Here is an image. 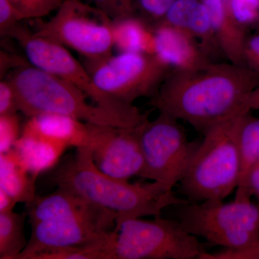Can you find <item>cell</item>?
I'll use <instances>...</instances> for the list:
<instances>
[{
	"instance_id": "1",
	"label": "cell",
	"mask_w": 259,
	"mask_h": 259,
	"mask_svg": "<svg viewBox=\"0 0 259 259\" xmlns=\"http://www.w3.org/2000/svg\"><path fill=\"white\" fill-rule=\"evenodd\" d=\"M258 85L259 74L247 66L212 62L197 71L173 70L151 105L204 134L214 124L248 110L247 100Z\"/></svg>"
},
{
	"instance_id": "2",
	"label": "cell",
	"mask_w": 259,
	"mask_h": 259,
	"mask_svg": "<svg viewBox=\"0 0 259 259\" xmlns=\"http://www.w3.org/2000/svg\"><path fill=\"white\" fill-rule=\"evenodd\" d=\"M26 206L31 233L18 259L95 244L108 239L115 229V213L61 187L49 195H37Z\"/></svg>"
},
{
	"instance_id": "3",
	"label": "cell",
	"mask_w": 259,
	"mask_h": 259,
	"mask_svg": "<svg viewBox=\"0 0 259 259\" xmlns=\"http://www.w3.org/2000/svg\"><path fill=\"white\" fill-rule=\"evenodd\" d=\"M52 182L89 202L117 214L116 224L128 218L157 217L170 206L187 204L171 188L156 182L131 184L105 175L94 164L89 148H76L56 168Z\"/></svg>"
},
{
	"instance_id": "4",
	"label": "cell",
	"mask_w": 259,
	"mask_h": 259,
	"mask_svg": "<svg viewBox=\"0 0 259 259\" xmlns=\"http://www.w3.org/2000/svg\"><path fill=\"white\" fill-rule=\"evenodd\" d=\"M19 110L28 117L60 114L95 125L134 128L148 120L147 114L130 115L90 105L89 97L72 83L34 66H18L9 78Z\"/></svg>"
},
{
	"instance_id": "5",
	"label": "cell",
	"mask_w": 259,
	"mask_h": 259,
	"mask_svg": "<svg viewBox=\"0 0 259 259\" xmlns=\"http://www.w3.org/2000/svg\"><path fill=\"white\" fill-rule=\"evenodd\" d=\"M245 112L204 131V139L180 183L181 193L190 202L223 201L238 187L241 166L237 134Z\"/></svg>"
},
{
	"instance_id": "6",
	"label": "cell",
	"mask_w": 259,
	"mask_h": 259,
	"mask_svg": "<svg viewBox=\"0 0 259 259\" xmlns=\"http://www.w3.org/2000/svg\"><path fill=\"white\" fill-rule=\"evenodd\" d=\"M250 197L231 202L207 200L175 206L177 221L194 236L226 249H241L259 241V204Z\"/></svg>"
},
{
	"instance_id": "7",
	"label": "cell",
	"mask_w": 259,
	"mask_h": 259,
	"mask_svg": "<svg viewBox=\"0 0 259 259\" xmlns=\"http://www.w3.org/2000/svg\"><path fill=\"white\" fill-rule=\"evenodd\" d=\"M177 220L128 218L116 224L110 259H196L205 252Z\"/></svg>"
},
{
	"instance_id": "8",
	"label": "cell",
	"mask_w": 259,
	"mask_h": 259,
	"mask_svg": "<svg viewBox=\"0 0 259 259\" xmlns=\"http://www.w3.org/2000/svg\"><path fill=\"white\" fill-rule=\"evenodd\" d=\"M112 25L113 20L97 7L80 0H64L56 15L39 24L33 34L70 48L94 62L112 56Z\"/></svg>"
},
{
	"instance_id": "9",
	"label": "cell",
	"mask_w": 259,
	"mask_h": 259,
	"mask_svg": "<svg viewBox=\"0 0 259 259\" xmlns=\"http://www.w3.org/2000/svg\"><path fill=\"white\" fill-rule=\"evenodd\" d=\"M178 120L163 112L139 127L144 158L141 178L173 189L185 177L199 143L189 141Z\"/></svg>"
},
{
	"instance_id": "10",
	"label": "cell",
	"mask_w": 259,
	"mask_h": 259,
	"mask_svg": "<svg viewBox=\"0 0 259 259\" xmlns=\"http://www.w3.org/2000/svg\"><path fill=\"white\" fill-rule=\"evenodd\" d=\"M86 68L102 91L128 105L141 97H154L171 69L156 56L137 52L88 61Z\"/></svg>"
},
{
	"instance_id": "11",
	"label": "cell",
	"mask_w": 259,
	"mask_h": 259,
	"mask_svg": "<svg viewBox=\"0 0 259 259\" xmlns=\"http://www.w3.org/2000/svg\"><path fill=\"white\" fill-rule=\"evenodd\" d=\"M10 36L20 42L32 66L72 83L91 99L95 105L117 113L142 115L134 105L117 101L102 91L87 68L83 67L66 48L34 35L33 32L20 26V24Z\"/></svg>"
},
{
	"instance_id": "12",
	"label": "cell",
	"mask_w": 259,
	"mask_h": 259,
	"mask_svg": "<svg viewBox=\"0 0 259 259\" xmlns=\"http://www.w3.org/2000/svg\"><path fill=\"white\" fill-rule=\"evenodd\" d=\"M140 126L125 128L91 123L88 148L94 164L100 171L123 181L141 177L144 158L140 144Z\"/></svg>"
},
{
	"instance_id": "13",
	"label": "cell",
	"mask_w": 259,
	"mask_h": 259,
	"mask_svg": "<svg viewBox=\"0 0 259 259\" xmlns=\"http://www.w3.org/2000/svg\"><path fill=\"white\" fill-rule=\"evenodd\" d=\"M155 56L173 70L192 71L202 69L213 62L199 42L182 29L159 21L153 29Z\"/></svg>"
},
{
	"instance_id": "14",
	"label": "cell",
	"mask_w": 259,
	"mask_h": 259,
	"mask_svg": "<svg viewBox=\"0 0 259 259\" xmlns=\"http://www.w3.org/2000/svg\"><path fill=\"white\" fill-rule=\"evenodd\" d=\"M161 21L190 33L209 59L223 54L202 0H176Z\"/></svg>"
},
{
	"instance_id": "15",
	"label": "cell",
	"mask_w": 259,
	"mask_h": 259,
	"mask_svg": "<svg viewBox=\"0 0 259 259\" xmlns=\"http://www.w3.org/2000/svg\"><path fill=\"white\" fill-rule=\"evenodd\" d=\"M210 17L213 31L223 55L232 64L245 66L246 28L232 11L230 0H202Z\"/></svg>"
},
{
	"instance_id": "16",
	"label": "cell",
	"mask_w": 259,
	"mask_h": 259,
	"mask_svg": "<svg viewBox=\"0 0 259 259\" xmlns=\"http://www.w3.org/2000/svg\"><path fill=\"white\" fill-rule=\"evenodd\" d=\"M24 130L61 141L69 147L88 148L91 123L60 114H40L29 117Z\"/></svg>"
},
{
	"instance_id": "17",
	"label": "cell",
	"mask_w": 259,
	"mask_h": 259,
	"mask_svg": "<svg viewBox=\"0 0 259 259\" xmlns=\"http://www.w3.org/2000/svg\"><path fill=\"white\" fill-rule=\"evenodd\" d=\"M69 148L64 143L23 129L13 150L27 170L35 177L57 164Z\"/></svg>"
},
{
	"instance_id": "18",
	"label": "cell",
	"mask_w": 259,
	"mask_h": 259,
	"mask_svg": "<svg viewBox=\"0 0 259 259\" xmlns=\"http://www.w3.org/2000/svg\"><path fill=\"white\" fill-rule=\"evenodd\" d=\"M36 180L24 166L14 150L0 153V190L11 196L17 203L27 204L36 197Z\"/></svg>"
},
{
	"instance_id": "19",
	"label": "cell",
	"mask_w": 259,
	"mask_h": 259,
	"mask_svg": "<svg viewBox=\"0 0 259 259\" xmlns=\"http://www.w3.org/2000/svg\"><path fill=\"white\" fill-rule=\"evenodd\" d=\"M114 47L121 53L137 52L155 55V34L144 22L134 16L113 20Z\"/></svg>"
},
{
	"instance_id": "20",
	"label": "cell",
	"mask_w": 259,
	"mask_h": 259,
	"mask_svg": "<svg viewBox=\"0 0 259 259\" xmlns=\"http://www.w3.org/2000/svg\"><path fill=\"white\" fill-rule=\"evenodd\" d=\"M237 143L241 166L238 187L243 185L248 171L259 158V117L252 115L251 111H245L241 115Z\"/></svg>"
},
{
	"instance_id": "21",
	"label": "cell",
	"mask_w": 259,
	"mask_h": 259,
	"mask_svg": "<svg viewBox=\"0 0 259 259\" xmlns=\"http://www.w3.org/2000/svg\"><path fill=\"white\" fill-rule=\"evenodd\" d=\"M26 213H0V258L18 259L28 241L24 233Z\"/></svg>"
},
{
	"instance_id": "22",
	"label": "cell",
	"mask_w": 259,
	"mask_h": 259,
	"mask_svg": "<svg viewBox=\"0 0 259 259\" xmlns=\"http://www.w3.org/2000/svg\"><path fill=\"white\" fill-rule=\"evenodd\" d=\"M24 20H38L56 11L64 0H8Z\"/></svg>"
},
{
	"instance_id": "23",
	"label": "cell",
	"mask_w": 259,
	"mask_h": 259,
	"mask_svg": "<svg viewBox=\"0 0 259 259\" xmlns=\"http://www.w3.org/2000/svg\"><path fill=\"white\" fill-rule=\"evenodd\" d=\"M21 134L17 113L0 115V153L13 150Z\"/></svg>"
},
{
	"instance_id": "24",
	"label": "cell",
	"mask_w": 259,
	"mask_h": 259,
	"mask_svg": "<svg viewBox=\"0 0 259 259\" xmlns=\"http://www.w3.org/2000/svg\"><path fill=\"white\" fill-rule=\"evenodd\" d=\"M232 11L243 26L259 28V0H230Z\"/></svg>"
},
{
	"instance_id": "25",
	"label": "cell",
	"mask_w": 259,
	"mask_h": 259,
	"mask_svg": "<svg viewBox=\"0 0 259 259\" xmlns=\"http://www.w3.org/2000/svg\"><path fill=\"white\" fill-rule=\"evenodd\" d=\"M95 7L113 20L133 16L134 0H92Z\"/></svg>"
},
{
	"instance_id": "26",
	"label": "cell",
	"mask_w": 259,
	"mask_h": 259,
	"mask_svg": "<svg viewBox=\"0 0 259 259\" xmlns=\"http://www.w3.org/2000/svg\"><path fill=\"white\" fill-rule=\"evenodd\" d=\"M23 19L8 0H0V34L1 36L11 35L19 22Z\"/></svg>"
},
{
	"instance_id": "27",
	"label": "cell",
	"mask_w": 259,
	"mask_h": 259,
	"mask_svg": "<svg viewBox=\"0 0 259 259\" xmlns=\"http://www.w3.org/2000/svg\"><path fill=\"white\" fill-rule=\"evenodd\" d=\"M19 110L18 98L9 80L0 82V115L16 114Z\"/></svg>"
},
{
	"instance_id": "28",
	"label": "cell",
	"mask_w": 259,
	"mask_h": 259,
	"mask_svg": "<svg viewBox=\"0 0 259 259\" xmlns=\"http://www.w3.org/2000/svg\"><path fill=\"white\" fill-rule=\"evenodd\" d=\"M254 196L259 204V164L255 163L250 168L245 177L244 182L237 188L236 199L245 198Z\"/></svg>"
},
{
	"instance_id": "29",
	"label": "cell",
	"mask_w": 259,
	"mask_h": 259,
	"mask_svg": "<svg viewBox=\"0 0 259 259\" xmlns=\"http://www.w3.org/2000/svg\"><path fill=\"white\" fill-rule=\"evenodd\" d=\"M141 8L148 16L161 21L176 0H139Z\"/></svg>"
},
{
	"instance_id": "30",
	"label": "cell",
	"mask_w": 259,
	"mask_h": 259,
	"mask_svg": "<svg viewBox=\"0 0 259 259\" xmlns=\"http://www.w3.org/2000/svg\"><path fill=\"white\" fill-rule=\"evenodd\" d=\"M209 259H259V241L241 249H225L208 254Z\"/></svg>"
},
{
	"instance_id": "31",
	"label": "cell",
	"mask_w": 259,
	"mask_h": 259,
	"mask_svg": "<svg viewBox=\"0 0 259 259\" xmlns=\"http://www.w3.org/2000/svg\"><path fill=\"white\" fill-rule=\"evenodd\" d=\"M243 56L245 66L259 74V31L247 37Z\"/></svg>"
},
{
	"instance_id": "32",
	"label": "cell",
	"mask_w": 259,
	"mask_h": 259,
	"mask_svg": "<svg viewBox=\"0 0 259 259\" xmlns=\"http://www.w3.org/2000/svg\"><path fill=\"white\" fill-rule=\"evenodd\" d=\"M17 202L5 191L0 190V213L13 211Z\"/></svg>"
},
{
	"instance_id": "33",
	"label": "cell",
	"mask_w": 259,
	"mask_h": 259,
	"mask_svg": "<svg viewBox=\"0 0 259 259\" xmlns=\"http://www.w3.org/2000/svg\"><path fill=\"white\" fill-rule=\"evenodd\" d=\"M245 107L250 111L259 110V85L250 94Z\"/></svg>"
},
{
	"instance_id": "34",
	"label": "cell",
	"mask_w": 259,
	"mask_h": 259,
	"mask_svg": "<svg viewBox=\"0 0 259 259\" xmlns=\"http://www.w3.org/2000/svg\"><path fill=\"white\" fill-rule=\"evenodd\" d=\"M258 163V164H259V158H258V161H257V163Z\"/></svg>"
},
{
	"instance_id": "35",
	"label": "cell",
	"mask_w": 259,
	"mask_h": 259,
	"mask_svg": "<svg viewBox=\"0 0 259 259\" xmlns=\"http://www.w3.org/2000/svg\"><path fill=\"white\" fill-rule=\"evenodd\" d=\"M258 31H259V28H258Z\"/></svg>"
}]
</instances>
